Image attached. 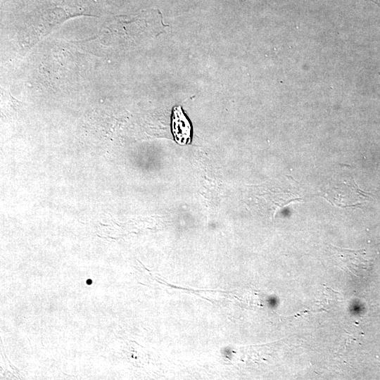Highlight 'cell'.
<instances>
[{"label": "cell", "instance_id": "1", "mask_svg": "<svg viewBox=\"0 0 380 380\" xmlns=\"http://www.w3.org/2000/svg\"><path fill=\"white\" fill-rule=\"evenodd\" d=\"M334 255L337 257L343 267L357 277L364 273L368 267L369 261L364 258L365 253L332 246Z\"/></svg>", "mask_w": 380, "mask_h": 380}]
</instances>
